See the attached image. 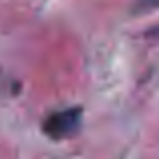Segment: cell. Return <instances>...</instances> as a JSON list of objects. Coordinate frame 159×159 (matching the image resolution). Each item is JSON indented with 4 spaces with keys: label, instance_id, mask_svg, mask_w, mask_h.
Returning a JSON list of instances; mask_svg holds the SVG:
<instances>
[{
    "label": "cell",
    "instance_id": "obj_1",
    "mask_svg": "<svg viewBox=\"0 0 159 159\" xmlns=\"http://www.w3.org/2000/svg\"><path fill=\"white\" fill-rule=\"evenodd\" d=\"M83 121V109L81 107H66L61 111H54L43 121V133L54 141L66 139L75 135L81 127Z\"/></svg>",
    "mask_w": 159,
    "mask_h": 159
},
{
    "label": "cell",
    "instance_id": "obj_2",
    "mask_svg": "<svg viewBox=\"0 0 159 159\" xmlns=\"http://www.w3.org/2000/svg\"><path fill=\"white\" fill-rule=\"evenodd\" d=\"M153 6H159V0H143L141 8H153Z\"/></svg>",
    "mask_w": 159,
    "mask_h": 159
}]
</instances>
